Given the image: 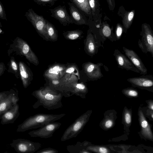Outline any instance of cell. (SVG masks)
<instances>
[{"instance_id": "obj_31", "label": "cell", "mask_w": 153, "mask_h": 153, "mask_svg": "<svg viewBox=\"0 0 153 153\" xmlns=\"http://www.w3.org/2000/svg\"><path fill=\"white\" fill-rule=\"evenodd\" d=\"M10 90L12 93V102L13 106L17 103L19 100V98L17 93L13 89H11Z\"/></svg>"}, {"instance_id": "obj_15", "label": "cell", "mask_w": 153, "mask_h": 153, "mask_svg": "<svg viewBox=\"0 0 153 153\" xmlns=\"http://www.w3.org/2000/svg\"><path fill=\"white\" fill-rule=\"evenodd\" d=\"M19 67L23 86L26 88L30 84L32 80L31 73L28 67L22 61L19 62Z\"/></svg>"}, {"instance_id": "obj_16", "label": "cell", "mask_w": 153, "mask_h": 153, "mask_svg": "<svg viewBox=\"0 0 153 153\" xmlns=\"http://www.w3.org/2000/svg\"><path fill=\"white\" fill-rule=\"evenodd\" d=\"M68 4L70 16L74 24L80 25L86 24V20L80 12V10L72 3L68 2Z\"/></svg>"}, {"instance_id": "obj_30", "label": "cell", "mask_w": 153, "mask_h": 153, "mask_svg": "<svg viewBox=\"0 0 153 153\" xmlns=\"http://www.w3.org/2000/svg\"><path fill=\"white\" fill-rule=\"evenodd\" d=\"M57 150L51 147L43 149L36 152V153H57Z\"/></svg>"}, {"instance_id": "obj_10", "label": "cell", "mask_w": 153, "mask_h": 153, "mask_svg": "<svg viewBox=\"0 0 153 153\" xmlns=\"http://www.w3.org/2000/svg\"><path fill=\"white\" fill-rule=\"evenodd\" d=\"M118 66L127 71H131L140 73L139 70L125 55L117 49L115 50L114 53Z\"/></svg>"}, {"instance_id": "obj_28", "label": "cell", "mask_w": 153, "mask_h": 153, "mask_svg": "<svg viewBox=\"0 0 153 153\" xmlns=\"http://www.w3.org/2000/svg\"><path fill=\"white\" fill-rule=\"evenodd\" d=\"M39 5L43 6H51L54 5L55 2L58 0H33Z\"/></svg>"}, {"instance_id": "obj_6", "label": "cell", "mask_w": 153, "mask_h": 153, "mask_svg": "<svg viewBox=\"0 0 153 153\" xmlns=\"http://www.w3.org/2000/svg\"><path fill=\"white\" fill-rule=\"evenodd\" d=\"M10 145L16 152L20 153H33L42 146V144L39 142L23 138L13 140Z\"/></svg>"}, {"instance_id": "obj_39", "label": "cell", "mask_w": 153, "mask_h": 153, "mask_svg": "<svg viewBox=\"0 0 153 153\" xmlns=\"http://www.w3.org/2000/svg\"><path fill=\"white\" fill-rule=\"evenodd\" d=\"M113 124L112 121L110 120H107L105 123V126L107 128H110L111 127Z\"/></svg>"}, {"instance_id": "obj_43", "label": "cell", "mask_w": 153, "mask_h": 153, "mask_svg": "<svg viewBox=\"0 0 153 153\" xmlns=\"http://www.w3.org/2000/svg\"><path fill=\"white\" fill-rule=\"evenodd\" d=\"M149 108L152 110H153V105L152 103L149 105Z\"/></svg>"}, {"instance_id": "obj_32", "label": "cell", "mask_w": 153, "mask_h": 153, "mask_svg": "<svg viewBox=\"0 0 153 153\" xmlns=\"http://www.w3.org/2000/svg\"><path fill=\"white\" fill-rule=\"evenodd\" d=\"M102 31L103 35L106 37H109L111 35V29L107 25H104L102 29Z\"/></svg>"}, {"instance_id": "obj_38", "label": "cell", "mask_w": 153, "mask_h": 153, "mask_svg": "<svg viewBox=\"0 0 153 153\" xmlns=\"http://www.w3.org/2000/svg\"><path fill=\"white\" fill-rule=\"evenodd\" d=\"M89 4L92 12L94 13L96 9V5L95 0H88Z\"/></svg>"}, {"instance_id": "obj_5", "label": "cell", "mask_w": 153, "mask_h": 153, "mask_svg": "<svg viewBox=\"0 0 153 153\" xmlns=\"http://www.w3.org/2000/svg\"><path fill=\"white\" fill-rule=\"evenodd\" d=\"M12 48L20 54L25 56L30 62L37 65L39 62L38 58L26 42L18 37L15 39Z\"/></svg>"}, {"instance_id": "obj_20", "label": "cell", "mask_w": 153, "mask_h": 153, "mask_svg": "<svg viewBox=\"0 0 153 153\" xmlns=\"http://www.w3.org/2000/svg\"><path fill=\"white\" fill-rule=\"evenodd\" d=\"M80 10L87 15L91 14L88 0H69Z\"/></svg>"}, {"instance_id": "obj_26", "label": "cell", "mask_w": 153, "mask_h": 153, "mask_svg": "<svg viewBox=\"0 0 153 153\" xmlns=\"http://www.w3.org/2000/svg\"><path fill=\"white\" fill-rule=\"evenodd\" d=\"M82 33V32L80 30L67 31L64 33L65 37L69 40H74L77 39Z\"/></svg>"}, {"instance_id": "obj_13", "label": "cell", "mask_w": 153, "mask_h": 153, "mask_svg": "<svg viewBox=\"0 0 153 153\" xmlns=\"http://www.w3.org/2000/svg\"><path fill=\"white\" fill-rule=\"evenodd\" d=\"M20 115L19 105L17 103L0 116L2 125L13 123Z\"/></svg>"}, {"instance_id": "obj_24", "label": "cell", "mask_w": 153, "mask_h": 153, "mask_svg": "<svg viewBox=\"0 0 153 153\" xmlns=\"http://www.w3.org/2000/svg\"><path fill=\"white\" fill-rule=\"evenodd\" d=\"M134 10H132L125 13L123 20V23L126 29L129 28L131 25L134 18Z\"/></svg>"}, {"instance_id": "obj_1", "label": "cell", "mask_w": 153, "mask_h": 153, "mask_svg": "<svg viewBox=\"0 0 153 153\" xmlns=\"http://www.w3.org/2000/svg\"><path fill=\"white\" fill-rule=\"evenodd\" d=\"M32 94L37 99L32 106L34 109L42 106L48 110H53L63 107L62 100L63 94L49 86L42 87L33 91Z\"/></svg>"}, {"instance_id": "obj_21", "label": "cell", "mask_w": 153, "mask_h": 153, "mask_svg": "<svg viewBox=\"0 0 153 153\" xmlns=\"http://www.w3.org/2000/svg\"><path fill=\"white\" fill-rule=\"evenodd\" d=\"M0 101V116L6 112L13 106L12 102V93Z\"/></svg>"}, {"instance_id": "obj_35", "label": "cell", "mask_w": 153, "mask_h": 153, "mask_svg": "<svg viewBox=\"0 0 153 153\" xmlns=\"http://www.w3.org/2000/svg\"><path fill=\"white\" fill-rule=\"evenodd\" d=\"M0 18L7 21L6 14L3 4L0 1Z\"/></svg>"}, {"instance_id": "obj_29", "label": "cell", "mask_w": 153, "mask_h": 153, "mask_svg": "<svg viewBox=\"0 0 153 153\" xmlns=\"http://www.w3.org/2000/svg\"><path fill=\"white\" fill-rule=\"evenodd\" d=\"M10 67L13 73L16 74L19 73V69L18 65L13 57H12L10 59Z\"/></svg>"}, {"instance_id": "obj_12", "label": "cell", "mask_w": 153, "mask_h": 153, "mask_svg": "<svg viewBox=\"0 0 153 153\" xmlns=\"http://www.w3.org/2000/svg\"><path fill=\"white\" fill-rule=\"evenodd\" d=\"M65 86L66 88L65 90V91L69 97L75 95L82 98L85 97V95L87 92V88L83 83H71L65 85Z\"/></svg>"}, {"instance_id": "obj_11", "label": "cell", "mask_w": 153, "mask_h": 153, "mask_svg": "<svg viewBox=\"0 0 153 153\" xmlns=\"http://www.w3.org/2000/svg\"><path fill=\"white\" fill-rule=\"evenodd\" d=\"M123 49L126 56L139 70L140 73L143 75L147 74V70L137 54L133 50L124 47Z\"/></svg>"}, {"instance_id": "obj_23", "label": "cell", "mask_w": 153, "mask_h": 153, "mask_svg": "<svg viewBox=\"0 0 153 153\" xmlns=\"http://www.w3.org/2000/svg\"><path fill=\"white\" fill-rule=\"evenodd\" d=\"M66 149L68 151L71 153H89L88 150L84 149L82 146L81 143L78 141L74 145H68Z\"/></svg>"}, {"instance_id": "obj_19", "label": "cell", "mask_w": 153, "mask_h": 153, "mask_svg": "<svg viewBox=\"0 0 153 153\" xmlns=\"http://www.w3.org/2000/svg\"><path fill=\"white\" fill-rule=\"evenodd\" d=\"M139 116L142 134L147 137L150 139H152L153 135L150 127L142 111H140Z\"/></svg>"}, {"instance_id": "obj_8", "label": "cell", "mask_w": 153, "mask_h": 153, "mask_svg": "<svg viewBox=\"0 0 153 153\" xmlns=\"http://www.w3.org/2000/svg\"><path fill=\"white\" fill-rule=\"evenodd\" d=\"M62 124L58 122H53L48 124L39 129L28 133L31 137H38L47 139L52 137L54 132L60 127Z\"/></svg>"}, {"instance_id": "obj_17", "label": "cell", "mask_w": 153, "mask_h": 153, "mask_svg": "<svg viewBox=\"0 0 153 153\" xmlns=\"http://www.w3.org/2000/svg\"><path fill=\"white\" fill-rule=\"evenodd\" d=\"M65 68L63 65L59 64L54 65L46 71L45 74V76L51 80L58 79L62 76Z\"/></svg>"}, {"instance_id": "obj_46", "label": "cell", "mask_w": 153, "mask_h": 153, "mask_svg": "<svg viewBox=\"0 0 153 153\" xmlns=\"http://www.w3.org/2000/svg\"></svg>"}, {"instance_id": "obj_44", "label": "cell", "mask_w": 153, "mask_h": 153, "mask_svg": "<svg viewBox=\"0 0 153 153\" xmlns=\"http://www.w3.org/2000/svg\"><path fill=\"white\" fill-rule=\"evenodd\" d=\"M2 26L1 25V22H0V28L1 27H2Z\"/></svg>"}, {"instance_id": "obj_33", "label": "cell", "mask_w": 153, "mask_h": 153, "mask_svg": "<svg viewBox=\"0 0 153 153\" xmlns=\"http://www.w3.org/2000/svg\"><path fill=\"white\" fill-rule=\"evenodd\" d=\"M124 93L129 96L135 97L137 96L138 95L137 92L134 89H125L124 90Z\"/></svg>"}, {"instance_id": "obj_9", "label": "cell", "mask_w": 153, "mask_h": 153, "mask_svg": "<svg viewBox=\"0 0 153 153\" xmlns=\"http://www.w3.org/2000/svg\"><path fill=\"white\" fill-rule=\"evenodd\" d=\"M49 10L51 17L58 20L63 26H66L70 24L74 23L65 5H59Z\"/></svg>"}, {"instance_id": "obj_45", "label": "cell", "mask_w": 153, "mask_h": 153, "mask_svg": "<svg viewBox=\"0 0 153 153\" xmlns=\"http://www.w3.org/2000/svg\"><path fill=\"white\" fill-rule=\"evenodd\" d=\"M111 1H112V2L114 1V0H111Z\"/></svg>"}, {"instance_id": "obj_40", "label": "cell", "mask_w": 153, "mask_h": 153, "mask_svg": "<svg viewBox=\"0 0 153 153\" xmlns=\"http://www.w3.org/2000/svg\"><path fill=\"white\" fill-rule=\"evenodd\" d=\"M6 68L3 62L0 63V76L4 73Z\"/></svg>"}, {"instance_id": "obj_4", "label": "cell", "mask_w": 153, "mask_h": 153, "mask_svg": "<svg viewBox=\"0 0 153 153\" xmlns=\"http://www.w3.org/2000/svg\"><path fill=\"white\" fill-rule=\"evenodd\" d=\"M25 16L39 34L45 39H49L46 27L47 20L43 16L36 13L32 8L28 10Z\"/></svg>"}, {"instance_id": "obj_42", "label": "cell", "mask_w": 153, "mask_h": 153, "mask_svg": "<svg viewBox=\"0 0 153 153\" xmlns=\"http://www.w3.org/2000/svg\"><path fill=\"white\" fill-rule=\"evenodd\" d=\"M74 70V68L73 67H71L68 68L66 71V72L68 73H71Z\"/></svg>"}, {"instance_id": "obj_18", "label": "cell", "mask_w": 153, "mask_h": 153, "mask_svg": "<svg viewBox=\"0 0 153 153\" xmlns=\"http://www.w3.org/2000/svg\"><path fill=\"white\" fill-rule=\"evenodd\" d=\"M100 64H95L91 62L86 63L84 66V71L86 74L90 78L98 79L102 76Z\"/></svg>"}, {"instance_id": "obj_25", "label": "cell", "mask_w": 153, "mask_h": 153, "mask_svg": "<svg viewBox=\"0 0 153 153\" xmlns=\"http://www.w3.org/2000/svg\"><path fill=\"white\" fill-rule=\"evenodd\" d=\"M46 29L49 39L53 40H56L57 38V31L54 25L46 20Z\"/></svg>"}, {"instance_id": "obj_14", "label": "cell", "mask_w": 153, "mask_h": 153, "mask_svg": "<svg viewBox=\"0 0 153 153\" xmlns=\"http://www.w3.org/2000/svg\"><path fill=\"white\" fill-rule=\"evenodd\" d=\"M127 80L133 85L139 87L148 88L153 85V77L152 75H143L131 78Z\"/></svg>"}, {"instance_id": "obj_37", "label": "cell", "mask_w": 153, "mask_h": 153, "mask_svg": "<svg viewBox=\"0 0 153 153\" xmlns=\"http://www.w3.org/2000/svg\"><path fill=\"white\" fill-rule=\"evenodd\" d=\"M10 91H6L0 92V101L7 97L10 94Z\"/></svg>"}, {"instance_id": "obj_7", "label": "cell", "mask_w": 153, "mask_h": 153, "mask_svg": "<svg viewBox=\"0 0 153 153\" xmlns=\"http://www.w3.org/2000/svg\"><path fill=\"white\" fill-rule=\"evenodd\" d=\"M140 35V39H139V47L144 53H150L153 56V34L151 29L146 24L143 26L142 31Z\"/></svg>"}, {"instance_id": "obj_36", "label": "cell", "mask_w": 153, "mask_h": 153, "mask_svg": "<svg viewBox=\"0 0 153 153\" xmlns=\"http://www.w3.org/2000/svg\"><path fill=\"white\" fill-rule=\"evenodd\" d=\"M125 120L127 124H130L131 121V116L130 114L128 112H126L124 115Z\"/></svg>"}, {"instance_id": "obj_2", "label": "cell", "mask_w": 153, "mask_h": 153, "mask_svg": "<svg viewBox=\"0 0 153 153\" xmlns=\"http://www.w3.org/2000/svg\"><path fill=\"white\" fill-rule=\"evenodd\" d=\"M65 115L64 113L57 114L38 113L29 117L19 124L16 131L23 132L29 130L39 128L59 120Z\"/></svg>"}, {"instance_id": "obj_27", "label": "cell", "mask_w": 153, "mask_h": 153, "mask_svg": "<svg viewBox=\"0 0 153 153\" xmlns=\"http://www.w3.org/2000/svg\"><path fill=\"white\" fill-rule=\"evenodd\" d=\"M84 149L88 151H91L94 152L101 153H107L109 152L108 149L104 147H97L93 146H88L84 147Z\"/></svg>"}, {"instance_id": "obj_41", "label": "cell", "mask_w": 153, "mask_h": 153, "mask_svg": "<svg viewBox=\"0 0 153 153\" xmlns=\"http://www.w3.org/2000/svg\"><path fill=\"white\" fill-rule=\"evenodd\" d=\"M109 5L110 9H112L113 7V4L111 0H106Z\"/></svg>"}, {"instance_id": "obj_3", "label": "cell", "mask_w": 153, "mask_h": 153, "mask_svg": "<svg viewBox=\"0 0 153 153\" xmlns=\"http://www.w3.org/2000/svg\"><path fill=\"white\" fill-rule=\"evenodd\" d=\"M90 112L88 111L77 118L65 131L61 137V141H64L76 137L87 122Z\"/></svg>"}, {"instance_id": "obj_34", "label": "cell", "mask_w": 153, "mask_h": 153, "mask_svg": "<svg viewBox=\"0 0 153 153\" xmlns=\"http://www.w3.org/2000/svg\"><path fill=\"white\" fill-rule=\"evenodd\" d=\"M123 28L120 24L117 25L116 29V34L117 39H119L122 33Z\"/></svg>"}, {"instance_id": "obj_22", "label": "cell", "mask_w": 153, "mask_h": 153, "mask_svg": "<svg viewBox=\"0 0 153 153\" xmlns=\"http://www.w3.org/2000/svg\"><path fill=\"white\" fill-rule=\"evenodd\" d=\"M85 48L89 54H93L96 52V45L93 36L89 33L87 36L85 45Z\"/></svg>"}]
</instances>
